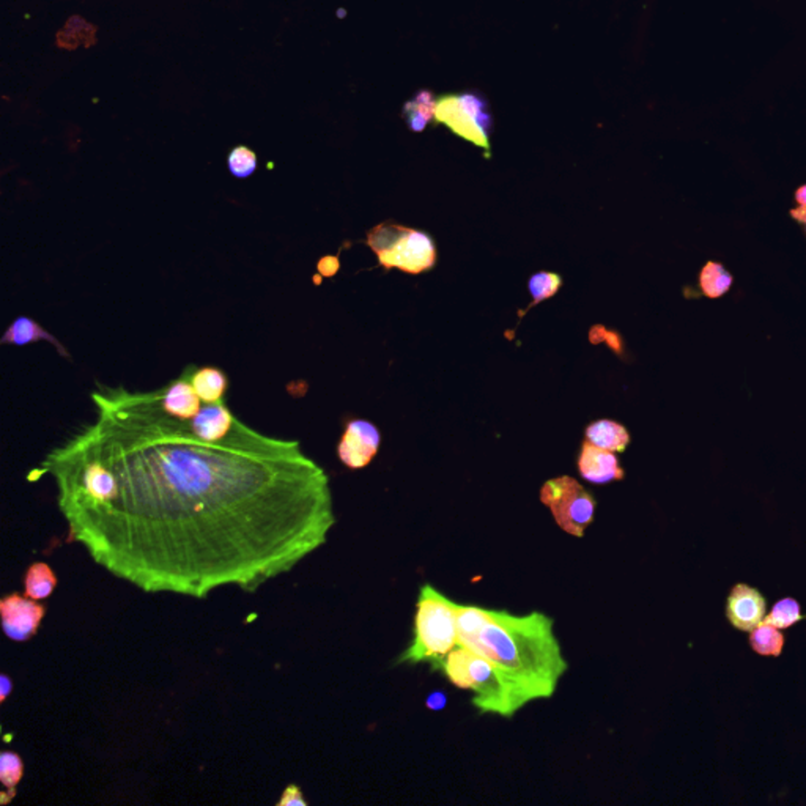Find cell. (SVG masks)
Here are the masks:
<instances>
[{
  "mask_svg": "<svg viewBox=\"0 0 806 806\" xmlns=\"http://www.w3.org/2000/svg\"><path fill=\"white\" fill-rule=\"evenodd\" d=\"M435 120L474 146L490 150L491 116L488 104L476 93L446 95L437 101Z\"/></svg>",
  "mask_w": 806,
  "mask_h": 806,
  "instance_id": "obj_7",
  "label": "cell"
},
{
  "mask_svg": "<svg viewBox=\"0 0 806 806\" xmlns=\"http://www.w3.org/2000/svg\"><path fill=\"white\" fill-rule=\"evenodd\" d=\"M191 383L204 403L223 401V395L227 389V376L218 367L193 370Z\"/></svg>",
  "mask_w": 806,
  "mask_h": 806,
  "instance_id": "obj_16",
  "label": "cell"
},
{
  "mask_svg": "<svg viewBox=\"0 0 806 806\" xmlns=\"http://www.w3.org/2000/svg\"><path fill=\"white\" fill-rule=\"evenodd\" d=\"M257 169V155L251 148L238 146L229 155V170L237 178H248Z\"/></svg>",
  "mask_w": 806,
  "mask_h": 806,
  "instance_id": "obj_24",
  "label": "cell"
},
{
  "mask_svg": "<svg viewBox=\"0 0 806 806\" xmlns=\"http://www.w3.org/2000/svg\"><path fill=\"white\" fill-rule=\"evenodd\" d=\"M561 284H563L561 276L556 273H550V271H540V273L531 276L527 289H529V293L533 297V303L527 306V309H531L533 306L539 304L544 299L552 298L559 290Z\"/></svg>",
  "mask_w": 806,
  "mask_h": 806,
  "instance_id": "obj_22",
  "label": "cell"
},
{
  "mask_svg": "<svg viewBox=\"0 0 806 806\" xmlns=\"http://www.w3.org/2000/svg\"><path fill=\"white\" fill-rule=\"evenodd\" d=\"M750 646L756 654L763 657H778L784 648V637L778 627L763 621L753 629Z\"/></svg>",
  "mask_w": 806,
  "mask_h": 806,
  "instance_id": "obj_19",
  "label": "cell"
},
{
  "mask_svg": "<svg viewBox=\"0 0 806 806\" xmlns=\"http://www.w3.org/2000/svg\"><path fill=\"white\" fill-rule=\"evenodd\" d=\"M540 501L550 509L556 525L574 537H583L594 522L595 498L570 476L546 480Z\"/></svg>",
  "mask_w": 806,
  "mask_h": 806,
  "instance_id": "obj_6",
  "label": "cell"
},
{
  "mask_svg": "<svg viewBox=\"0 0 806 806\" xmlns=\"http://www.w3.org/2000/svg\"><path fill=\"white\" fill-rule=\"evenodd\" d=\"M803 616L801 612V605L794 599H782L776 602L773 610L769 614V618H765L769 624L775 625L780 631L792 627L795 622L801 621Z\"/></svg>",
  "mask_w": 806,
  "mask_h": 806,
  "instance_id": "obj_23",
  "label": "cell"
},
{
  "mask_svg": "<svg viewBox=\"0 0 806 806\" xmlns=\"http://www.w3.org/2000/svg\"><path fill=\"white\" fill-rule=\"evenodd\" d=\"M435 669L443 671L452 686L473 691L471 703L479 714L512 718L527 706L516 687L491 661L463 644L449 652Z\"/></svg>",
  "mask_w": 806,
  "mask_h": 806,
  "instance_id": "obj_3",
  "label": "cell"
},
{
  "mask_svg": "<svg viewBox=\"0 0 806 806\" xmlns=\"http://www.w3.org/2000/svg\"><path fill=\"white\" fill-rule=\"evenodd\" d=\"M367 246L384 270L421 274L437 263L435 242L425 232L408 229L394 223H382L367 233Z\"/></svg>",
  "mask_w": 806,
  "mask_h": 806,
  "instance_id": "obj_5",
  "label": "cell"
},
{
  "mask_svg": "<svg viewBox=\"0 0 806 806\" xmlns=\"http://www.w3.org/2000/svg\"><path fill=\"white\" fill-rule=\"evenodd\" d=\"M12 678H10L8 674H2V676H0V703H5L6 697H8V695L12 693Z\"/></svg>",
  "mask_w": 806,
  "mask_h": 806,
  "instance_id": "obj_26",
  "label": "cell"
},
{
  "mask_svg": "<svg viewBox=\"0 0 806 806\" xmlns=\"http://www.w3.org/2000/svg\"><path fill=\"white\" fill-rule=\"evenodd\" d=\"M278 806H308V801L304 799L303 792L297 784H289L280 795Z\"/></svg>",
  "mask_w": 806,
  "mask_h": 806,
  "instance_id": "obj_25",
  "label": "cell"
},
{
  "mask_svg": "<svg viewBox=\"0 0 806 806\" xmlns=\"http://www.w3.org/2000/svg\"><path fill=\"white\" fill-rule=\"evenodd\" d=\"M44 612V606L25 594L12 593L5 595L0 601V616L5 637L16 643L29 641L37 635Z\"/></svg>",
  "mask_w": 806,
  "mask_h": 806,
  "instance_id": "obj_8",
  "label": "cell"
},
{
  "mask_svg": "<svg viewBox=\"0 0 806 806\" xmlns=\"http://www.w3.org/2000/svg\"><path fill=\"white\" fill-rule=\"evenodd\" d=\"M194 369V365H191L183 372L180 378H176L175 382L159 389L164 410L183 421H191L197 412H201L202 405H204V402L197 395L194 386L191 383V375Z\"/></svg>",
  "mask_w": 806,
  "mask_h": 806,
  "instance_id": "obj_12",
  "label": "cell"
},
{
  "mask_svg": "<svg viewBox=\"0 0 806 806\" xmlns=\"http://www.w3.org/2000/svg\"><path fill=\"white\" fill-rule=\"evenodd\" d=\"M457 608L459 603L448 599L431 584H424L416 602L412 644L395 663H431L435 669L449 652L460 646Z\"/></svg>",
  "mask_w": 806,
  "mask_h": 806,
  "instance_id": "obj_4",
  "label": "cell"
},
{
  "mask_svg": "<svg viewBox=\"0 0 806 806\" xmlns=\"http://www.w3.org/2000/svg\"><path fill=\"white\" fill-rule=\"evenodd\" d=\"M444 706H446V697H444L441 691H435V693L431 695L429 699H427V707H429V709H443Z\"/></svg>",
  "mask_w": 806,
  "mask_h": 806,
  "instance_id": "obj_27",
  "label": "cell"
},
{
  "mask_svg": "<svg viewBox=\"0 0 806 806\" xmlns=\"http://www.w3.org/2000/svg\"><path fill=\"white\" fill-rule=\"evenodd\" d=\"M578 471L583 479L597 485L610 484L625 478L624 469L619 465L614 452L597 448L589 441L583 443L582 454L578 457Z\"/></svg>",
  "mask_w": 806,
  "mask_h": 806,
  "instance_id": "obj_11",
  "label": "cell"
},
{
  "mask_svg": "<svg viewBox=\"0 0 806 806\" xmlns=\"http://www.w3.org/2000/svg\"><path fill=\"white\" fill-rule=\"evenodd\" d=\"M380 431L365 419H355L346 424L337 446L339 460L350 469H363L375 459L380 448Z\"/></svg>",
  "mask_w": 806,
  "mask_h": 806,
  "instance_id": "obj_9",
  "label": "cell"
},
{
  "mask_svg": "<svg viewBox=\"0 0 806 806\" xmlns=\"http://www.w3.org/2000/svg\"><path fill=\"white\" fill-rule=\"evenodd\" d=\"M24 775V763L16 752H2L0 754V782L5 788L2 794V803L6 805L14 799L16 786Z\"/></svg>",
  "mask_w": 806,
  "mask_h": 806,
  "instance_id": "obj_20",
  "label": "cell"
},
{
  "mask_svg": "<svg viewBox=\"0 0 806 806\" xmlns=\"http://www.w3.org/2000/svg\"><path fill=\"white\" fill-rule=\"evenodd\" d=\"M791 216H792L797 223L806 225V205H801L799 208L791 210Z\"/></svg>",
  "mask_w": 806,
  "mask_h": 806,
  "instance_id": "obj_28",
  "label": "cell"
},
{
  "mask_svg": "<svg viewBox=\"0 0 806 806\" xmlns=\"http://www.w3.org/2000/svg\"><path fill=\"white\" fill-rule=\"evenodd\" d=\"M457 629L460 644L491 661L527 704L552 697L569 669L555 621L544 612L518 616L459 603Z\"/></svg>",
  "mask_w": 806,
  "mask_h": 806,
  "instance_id": "obj_2",
  "label": "cell"
},
{
  "mask_svg": "<svg viewBox=\"0 0 806 806\" xmlns=\"http://www.w3.org/2000/svg\"><path fill=\"white\" fill-rule=\"evenodd\" d=\"M584 435H586L589 443L594 444L597 448L612 450V452H624L631 443V435L624 425L619 424L616 421H610V419L595 421L593 424L588 425Z\"/></svg>",
  "mask_w": 806,
  "mask_h": 806,
  "instance_id": "obj_15",
  "label": "cell"
},
{
  "mask_svg": "<svg viewBox=\"0 0 806 806\" xmlns=\"http://www.w3.org/2000/svg\"><path fill=\"white\" fill-rule=\"evenodd\" d=\"M805 232H806V225H805Z\"/></svg>",
  "mask_w": 806,
  "mask_h": 806,
  "instance_id": "obj_30",
  "label": "cell"
},
{
  "mask_svg": "<svg viewBox=\"0 0 806 806\" xmlns=\"http://www.w3.org/2000/svg\"><path fill=\"white\" fill-rule=\"evenodd\" d=\"M435 108L437 101L431 91H418L416 97L410 100L403 108V117L406 119L408 128L414 133L424 131L431 119H435Z\"/></svg>",
  "mask_w": 806,
  "mask_h": 806,
  "instance_id": "obj_18",
  "label": "cell"
},
{
  "mask_svg": "<svg viewBox=\"0 0 806 806\" xmlns=\"http://www.w3.org/2000/svg\"><path fill=\"white\" fill-rule=\"evenodd\" d=\"M795 201L799 205H806V185H803L801 188L797 189V193H795Z\"/></svg>",
  "mask_w": 806,
  "mask_h": 806,
  "instance_id": "obj_29",
  "label": "cell"
},
{
  "mask_svg": "<svg viewBox=\"0 0 806 806\" xmlns=\"http://www.w3.org/2000/svg\"><path fill=\"white\" fill-rule=\"evenodd\" d=\"M699 285L706 297L720 298L731 289L733 276L720 263L709 261L699 274Z\"/></svg>",
  "mask_w": 806,
  "mask_h": 806,
  "instance_id": "obj_21",
  "label": "cell"
},
{
  "mask_svg": "<svg viewBox=\"0 0 806 806\" xmlns=\"http://www.w3.org/2000/svg\"><path fill=\"white\" fill-rule=\"evenodd\" d=\"M95 419L52 449L68 542L148 594H254L320 550L336 525L329 478L295 440L235 419L221 441L166 412L161 393L98 383Z\"/></svg>",
  "mask_w": 806,
  "mask_h": 806,
  "instance_id": "obj_1",
  "label": "cell"
},
{
  "mask_svg": "<svg viewBox=\"0 0 806 806\" xmlns=\"http://www.w3.org/2000/svg\"><path fill=\"white\" fill-rule=\"evenodd\" d=\"M57 576L46 563H33L24 575V594L33 601H44L54 593Z\"/></svg>",
  "mask_w": 806,
  "mask_h": 806,
  "instance_id": "obj_17",
  "label": "cell"
},
{
  "mask_svg": "<svg viewBox=\"0 0 806 806\" xmlns=\"http://www.w3.org/2000/svg\"><path fill=\"white\" fill-rule=\"evenodd\" d=\"M726 614L729 622L742 631H752L765 618V601L758 589L748 584H735L727 597Z\"/></svg>",
  "mask_w": 806,
  "mask_h": 806,
  "instance_id": "obj_10",
  "label": "cell"
},
{
  "mask_svg": "<svg viewBox=\"0 0 806 806\" xmlns=\"http://www.w3.org/2000/svg\"><path fill=\"white\" fill-rule=\"evenodd\" d=\"M46 340L51 346H54L57 353L63 358L71 359V355L68 353L65 346H62L59 340L55 339L52 334L46 331L40 323L35 322L31 317H18L14 322L8 327L5 334L2 336V344L4 346H31L35 342Z\"/></svg>",
  "mask_w": 806,
  "mask_h": 806,
  "instance_id": "obj_14",
  "label": "cell"
},
{
  "mask_svg": "<svg viewBox=\"0 0 806 806\" xmlns=\"http://www.w3.org/2000/svg\"><path fill=\"white\" fill-rule=\"evenodd\" d=\"M235 416L227 408L224 402L204 403L201 412L188 421L191 429L197 437L206 441H221L224 440L235 424Z\"/></svg>",
  "mask_w": 806,
  "mask_h": 806,
  "instance_id": "obj_13",
  "label": "cell"
}]
</instances>
